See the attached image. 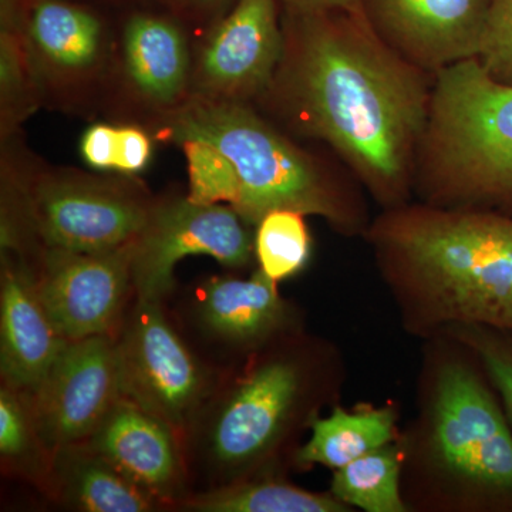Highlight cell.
<instances>
[{"label":"cell","instance_id":"cell-26","mask_svg":"<svg viewBox=\"0 0 512 512\" xmlns=\"http://www.w3.org/2000/svg\"><path fill=\"white\" fill-rule=\"evenodd\" d=\"M470 328L471 345L476 348L512 421V333L480 326Z\"/></svg>","mask_w":512,"mask_h":512},{"label":"cell","instance_id":"cell-14","mask_svg":"<svg viewBox=\"0 0 512 512\" xmlns=\"http://www.w3.org/2000/svg\"><path fill=\"white\" fill-rule=\"evenodd\" d=\"M67 343L47 315L36 282L3 258L0 366L6 386L28 399L35 396Z\"/></svg>","mask_w":512,"mask_h":512},{"label":"cell","instance_id":"cell-6","mask_svg":"<svg viewBox=\"0 0 512 512\" xmlns=\"http://www.w3.org/2000/svg\"><path fill=\"white\" fill-rule=\"evenodd\" d=\"M247 224L231 205L178 198L151 207L133 242L131 281L138 301H163L185 256H211L229 268L248 265L254 242Z\"/></svg>","mask_w":512,"mask_h":512},{"label":"cell","instance_id":"cell-30","mask_svg":"<svg viewBox=\"0 0 512 512\" xmlns=\"http://www.w3.org/2000/svg\"><path fill=\"white\" fill-rule=\"evenodd\" d=\"M194 2L198 3V5L212 6L215 3H220L221 0H194Z\"/></svg>","mask_w":512,"mask_h":512},{"label":"cell","instance_id":"cell-4","mask_svg":"<svg viewBox=\"0 0 512 512\" xmlns=\"http://www.w3.org/2000/svg\"><path fill=\"white\" fill-rule=\"evenodd\" d=\"M414 183L431 205L512 212V86L477 59L434 74Z\"/></svg>","mask_w":512,"mask_h":512},{"label":"cell","instance_id":"cell-17","mask_svg":"<svg viewBox=\"0 0 512 512\" xmlns=\"http://www.w3.org/2000/svg\"><path fill=\"white\" fill-rule=\"evenodd\" d=\"M128 79L144 99L173 104L187 86L190 56L184 33L168 19L136 15L123 36Z\"/></svg>","mask_w":512,"mask_h":512},{"label":"cell","instance_id":"cell-7","mask_svg":"<svg viewBox=\"0 0 512 512\" xmlns=\"http://www.w3.org/2000/svg\"><path fill=\"white\" fill-rule=\"evenodd\" d=\"M121 397L165 421L177 433L190 423L205 393V375L161 312L138 301L117 343Z\"/></svg>","mask_w":512,"mask_h":512},{"label":"cell","instance_id":"cell-20","mask_svg":"<svg viewBox=\"0 0 512 512\" xmlns=\"http://www.w3.org/2000/svg\"><path fill=\"white\" fill-rule=\"evenodd\" d=\"M312 436L298 451L299 464L338 470L394 439L396 417L390 409L345 412L336 407L326 419L312 420Z\"/></svg>","mask_w":512,"mask_h":512},{"label":"cell","instance_id":"cell-9","mask_svg":"<svg viewBox=\"0 0 512 512\" xmlns=\"http://www.w3.org/2000/svg\"><path fill=\"white\" fill-rule=\"evenodd\" d=\"M150 210L130 191L86 178H45L30 198L33 224L46 247L86 254L130 244Z\"/></svg>","mask_w":512,"mask_h":512},{"label":"cell","instance_id":"cell-28","mask_svg":"<svg viewBox=\"0 0 512 512\" xmlns=\"http://www.w3.org/2000/svg\"><path fill=\"white\" fill-rule=\"evenodd\" d=\"M117 131L119 128L96 124L86 131L82 151L84 160L99 170H109L116 165Z\"/></svg>","mask_w":512,"mask_h":512},{"label":"cell","instance_id":"cell-3","mask_svg":"<svg viewBox=\"0 0 512 512\" xmlns=\"http://www.w3.org/2000/svg\"><path fill=\"white\" fill-rule=\"evenodd\" d=\"M170 130L190 164V200L228 202L248 224L278 210L355 224L332 175L241 101L192 100L175 111Z\"/></svg>","mask_w":512,"mask_h":512},{"label":"cell","instance_id":"cell-1","mask_svg":"<svg viewBox=\"0 0 512 512\" xmlns=\"http://www.w3.org/2000/svg\"><path fill=\"white\" fill-rule=\"evenodd\" d=\"M292 19L275 77L289 110L380 201L400 204L429 123L433 74L387 45L365 13Z\"/></svg>","mask_w":512,"mask_h":512},{"label":"cell","instance_id":"cell-27","mask_svg":"<svg viewBox=\"0 0 512 512\" xmlns=\"http://www.w3.org/2000/svg\"><path fill=\"white\" fill-rule=\"evenodd\" d=\"M151 143L136 127H121L117 131V153L114 168L133 174L143 170L150 160Z\"/></svg>","mask_w":512,"mask_h":512},{"label":"cell","instance_id":"cell-24","mask_svg":"<svg viewBox=\"0 0 512 512\" xmlns=\"http://www.w3.org/2000/svg\"><path fill=\"white\" fill-rule=\"evenodd\" d=\"M476 59L493 79L512 86V0H491Z\"/></svg>","mask_w":512,"mask_h":512},{"label":"cell","instance_id":"cell-8","mask_svg":"<svg viewBox=\"0 0 512 512\" xmlns=\"http://www.w3.org/2000/svg\"><path fill=\"white\" fill-rule=\"evenodd\" d=\"M120 397L117 343L109 335L69 342L29 399L37 436L52 450L82 444Z\"/></svg>","mask_w":512,"mask_h":512},{"label":"cell","instance_id":"cell-2","mask_svg":"<svg viewBox=\"0 0 512 512\" xmlns=\"http://www.w3.org/2000/svg\"><path fill=\"white\" fill-rule=\"evenodd\" d=\"M372 241L407 301L430 323L512 333V212L397 207Z\"/></svg>","mask_w":512,"mask_h":512},{"label":"cell","instance_id":"cell-11","mask_svg":"<svg viewBox=\"0 0 512 512\" xmlns=\"http://www.w3.org/2000/svg\"><path fill=\"white\" fill-rule=\"evenodd\" d=\"M133 242L93 254L47 248L37 292L64 339L109 335L116 326L133 285Z\"/></svg>","mask_w":512,"mask_h":512},{"label":"cell","instance_id":"cell-13","mask_svg":"<svg viewBox=\"0 0 512 512\" xmlns=\"http://www.w3.org/2000/svg\"><path fill=\"white\" fill-rule=\"evenodd\" d=\"M491 0H372L377 35L404 59L436 74L476 59Z\"/></svg>","mask_w":512,"mask_h":512},{"label":"cell","instance_id":"cell-25","mask_svg":"<svg viewBox=\"0 0 512 512\" xmlns=\"http://www.w3.org/2000/svg\"><path fill=\"white\" fill-rule=\"evenodd\" d=\"M10 387L0 392V453L3 460L18 461L29 457L37 436L30 400Z\"/></svg>","mask_w":512,"mask_h":512},{"label":"cell","instance_id":"cell-19","mask_svg":"<svg viewBox=\"0 0 512 512\" xmlns=\"http://www.w3.org/2000/svg\"><path fill=\"white\" fill-rule=\"evenodd\" d=\"M59 478L64 500L89 512H146L153 510V495L124 476L92 448L59 450Z\"/></svg>","mask_w":512,"mask_h":512},{"label":"cell","instance_id":"cell-29","mask_svg":"<svg viewBox=\"0 0 512 512\" xmlns=\"http://www.w3.org/2000/svg\"><path fill=\"white\" fill-rule=\"evenodd\" d=\"M291 16L318 15L328 12L365 13L362 0H282Z\"/></svg>","mask_w":512,"mask_h":512},{"label":"cell","instance_id":"cell-5","mask_svg":"<svg viewBox=\"0 0 512 512\" xmlns=\"http://www.w3.org/2000/svg\"><path fill=\"white\" fill-rule=\"evenodd\" d=\"M433 447L451 477L512 508V431L480 377L458 363L444 367L437 383Z\"/></svg>","mask_w":512,"mask_h":512},{"label":"cell","instance_id":"cell-10","mask_svg":"<svg viewBox=\"0 0 512 512\" xmlns=\"http://www.w3.org/2000/svg\"><path fill=\"white\" fill-rule=\"evenodd\" d=\"M302 386L301 369L288 359L269 360L239 380L208 426L212 463L222 473H239L262 460L288 427Z\"/></svg>","mask_w":512,"mask_h":512},{"label":"cell","instance_id":"cell-16","mask_svg":"<svg viewBox=\"0 0 512 512\" xmlns=\"http://www.w3.org/2000/svg\"><path fill=\"white\" fill-rule=\"evenodd\" d=\"M276 284L261 269L248 279H211L202 288L198 303L201 325L231 345L261 342L285 320V303Z\"/></svg>","mask_w":512,"mask_h":512},{"label":"cell","instance_id":"cell-21","mask_svg":"<svg viewBox=\"0 0 512 512\" xmlns=\"http://www.w3.org/2000/svg\"><path fill=\"white\" fill-rule=\"evenodd\" d=\"M185 507L201 512L348 511L333 495L311 493L279 481L225 485L197 495Z\"/></svg>","mask_w":512,"mask_h":512},{"label":"cell","instance_id":"cell-12","mask_svg":"<svg viewBox=\"0 0 512 512\" xmlns=\"http://www.w3.org/2000/svg\"><path fill=\"white\" fill-rule=\"evenodd\" d=\"M276 0H238L202 49L200 86L212 99L241 101L268 90L284 57Z\"/></svg>","mask_w":512,"mask_h":512},{"label":"cell","instance_id":"cell-23","mask_svg":"<svg viewBox=\"0 0 512 512\" xmlns=\"http://www.w3.org/2000/svg\"><path fill=\"white\" fill-rule=\"evenodd\" d=\"M303 217L301 212L278 210L259 221L255 254L259 268L272 281L292 278L308 264L312 241Z\"/></svg>","mask_w":512,"mask_h":512},{"label":"cell","instance_id":"cell-18","mask_svg":"<svg viewBox=\"0 0 512 512\" xmlns=\"http://www.w3.org/2000/svg\"><path fill=\"white\" fill-rule=\"evenodd\" d=\"M26 47L55 72H89L103 53V28L89 10L63 0H33L22 20Z\"/></svg>","mask_w":512,"mask_h":512},{"label":"cell","instance_id":"cell-22","mask_svg":"<svg viewBox=\"0 0 512 512\" xmlns=\"http://www.w3.org/2000/svg\"><path fill=\"white\" fill-rule=\"evenodd\" d=\"M399 478V453L389 444L338 468L332 495L367 512H404Z\"/></svg>","mask_w":512,"mask_h":512},{"label":"cell","instance_id":"cell-15","mask_svg":"<svg viewBox=\"0 0 512 512\" xmlns=\"http://www.w3.org/2000/svg\"><path fill=\"white\" fill-rule=\"evenodd\" d=\"M89 447L154 497H171L180 485L175 431L126 397L111 407Z\"/></svg>","mask_w":512,"mask_h":512}]
</instances>
